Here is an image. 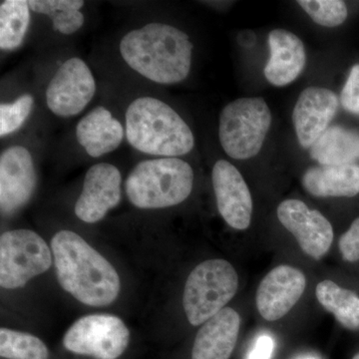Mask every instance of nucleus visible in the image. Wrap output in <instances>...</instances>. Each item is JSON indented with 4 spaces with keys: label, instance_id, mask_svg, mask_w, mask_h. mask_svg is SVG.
<instances>
[{
    "label": "nucleus",
    "instance_id": "obj_1",
    "mask_svg": "<svg viewBox=\"0 0 359 359\" xmlns=\"http://www.w3.org/2000/svg\"><path fill=\"white\" fill-rule=\"evenodd\" d=\"M51 249L59 285L77 301L106 306L117 299L121 283L114 266L79 235L58 231Z\"/></svg>",
    "mask_w": 359,
    "mask_h": 359
},
{
    "label": "nucleus",
    "instance_id": "obj_2",
    "mask_svg": "<svg viewBox=\"0 0 359 359\" xmlns=\"http://www.w3.org/2000/svg\"><path fill=\"white\" fill-rule=\"evenodd\" d=\"M192 42L174 26L153 22L123 36L120 53L137 73L159 84H176L188 77Z\"/></svg>",
    "mask_w": 359,
    "mask_h": 359
},
{
    "label": "nucleus",
    "instance_id": "obj_3",
    "mask_svg": "<svg viewBox=\"0 0 359 359\" xmlns=\"http://www.w3.org/2000/svg\"><path fill=\"white\" fill-rule=\"evenodd\" d=\"M125 121V134L130 145L144 154L177 158L190 153L195 145L188 124L159 99H136L130 104Z\"/></svg>",
    "mask_w": 359,
    "mask_h": 359
},
{
    "label": "nucleus",
    "instance_id": "obj_4",
    "mask_svg": "<svg viewBox=\"0 0 359 359\" xmlns=\"http://www.w3.org/2000/svg\"><path fill=\"white\" fill-rule=\"evenodd\" d=\"M194 171L179 158L139 163L125 183L130 202L139 209H163L181 204L192 193Z\"/></svg>",
    "mask_w": 359,
    "mask_h": 359
},
{
    "label": "nucleus",
    "instance_id": "obj_5",
    "mask_svg": "<svg viewBox=\"0 0 359 359\" xmlns=\"http://www.w3.org/2000/svg\"><path fill=\"white\" fill-rule=\"evenodd\" d=\"M238 273L224 259H209L193 269L187 280L183 306L192 325H204L237 294Z\"/></svg>",
    "mask_w": 359,
    "mask_h": 359
},
{
    "label": "nucleus",
    "instance_id": "obj_6",
    "mask_svg": "<svg viewBox=\"0 0 359 359\" xmlns=\"http://www.w3.org/2000/svg\"><path fill=\"white\" fill-rule=\"evenodd\" d=\"M271 123V113L263 98H240L229 103L219 115L222 147L233 159L259 154Z\"/></svg>",
    "mask_w": 359,
    "mask_h": 359
},
{
    "label": "nucleus",
    "instance_id": "obj_7",
    "mask_svg": "<svg viewBox=\"0 0 359 359\" xmlns=\"http://www.w3.org/2000/svg\"><path fill=\"white\" fill-rule=\"evenodd\" d=\"M50 248L30 230L6 231L0 238V285L15 290L50 269Z\"/></svg>",
    "mask_w": 359,
    "mask_h": 359
},
{
    "label": "nucleus",
    "instance_id": "obj_8",
    "mask_svg": "<svg viewBox=\"0 0 359 359\" xmlns=\"http://www.w3.org/2000/svg\"><path fill=\"white\" fill-rule=\"evenodd\" d=\"M130 341V332L121 318L111 314H91L79 318L63 337L71 353L96 359H117Z\"/></svg>",
    "mask_w": 359,
    "mask_h": 359
},
{
    "label": "nucleus",
    "instance_id": "obj_9",
    "mask_svg": "<svg viewBox=\"0 0 359 359\" xmlns=\"http://www.w3.org/2000/svg\"><path fill=\"white\" fill-rule=\"evenodd\" d=\"M96 92L95 79L82 59L66 60L56 71L47 86L49 110L62 118L80 114L91 102Z\"/></svg>",
    "mask_w": 359,
    "mask_h": 359
},
{
    "label": "nucleus",
    "instance_id": "obj_10",
    "mask_svg": "<svg viewBox=\"0 0 359 359\" xmlns=\"http://www.w3.org/2000/svg\"><path fill=\"white\" fill-rule=\"evenodd\" d=\"M32 156L22 146L7 148L0 156V209L6 216L25 207L36 189Z\"/></svg>",
    "mask_w": 359,
    "mask_h": 359
},
{
    "label": "nucleus",
    "instance_id": "obj_11",
    "mask_svg": "<svg viewBox=\"0 0 359 359\" xmlns=\"http://www.w3.org/2000/svg\"><path fill=\"white\" fill-rule=\"evenodd\" d=\"M278 218L297 238L299 247L316 259L325 256L334 241L332 224L299 200H285L278 205Z\"/></svg>",
    "mask_w": 359,
    "mask_h": 359
},
{
    "label": "nucleus",
    "instance_id": "obj_12",
    "mask_svg": "<svg viewBox=\"0 0 359 359\" xmlns=\"http://www.w3.org/2000/svg\"><path fill=\"white\" fill-rule=\"evenodd\" d=\"M122 177L119 170L108 163L89 168L81 195L75 204V215L84 223L101 221L121 201Z\"/></svg>",
    "mask_w": 359,
    "mask_h": 359
},
{
    "label": "nucleus",
    "instance_id": "obj_13",
    "mask_svg": "<svg viewBox=\"0 0 359 359\" xmlns=\"http://www.w3.org/2000/svg\"><path fill=\"white\" fill-rule=\"evenodd\" d=\"M217 205L226 223L236 230H245L252 221V200L249 187L237 168L219 160L212 172Z\"/></svg>",
    "mask_w": 359,
    "mask_h": 359
},
{
    "label": "nucleus",
    "instance_id": "obj_14",
    "mask_svg": "<svg viewBox=\"0 0 359 359\" xmlns=\"http://www.w3.org/2000/svg\"><path fill=\"white\" fill-rule=\"evenodd\" d=\"M306 285V276L299 269L285 264L276 266L257 287V311L266 320H280L299 301Z\"/></svg>",
    "mask_w": 359,
    "mask_h": 359
},
{
    "label": "nucleus",
    "instance_id": "obj_15",
    "mask_svg": "<svg viewBox=\"0 0 359 359\" xmlns=\"http://www.w3.org/2000/svg\"><path fill=\"white\" fill-rule=\"evenodd\" d=\"M339 107L334 92L320 87L304 89L295 104L292 121L299 144L311 148L325 133Z\"/></svg>",
    "mask_w": 359,
    "mask_h": 359
},
{
    "label": "nucleus",
    "instance_id": "obj_16",
    "mask_svg": "<svg viewBox=\"0 0 359 359\" xmlns=\"http://www.w3.org/2000/svg\"><path fill=\"white\" fill-rule=\"evenodd\" d=\"M271 49L264 76L269 83L283 87L301 75L306 63V53L301 39L285 29H275L269 34Z\"/></svg>",
    "mask_w": 359,
    "mask_h": 359
},
{
    "label": "nucleus",
    "instance_id": "obj_17",
    "mask_svg": "<svg viewBox=\"0 0 359 359\" xmlns=\"http://www.w3.org/2000/svg\"><path fill=\"white\" fill-rule=\"evenodd\" d=\"M241 318L235 309L224 308L205 321L196 335L192 359H229L235 349Z\"/></svg>",
    "mask_w": 359,
    "mask_h": 359
},
{
    "label": "nucleus",
    "instance_id": "obj_18",
    "mask_svg": "<svg viewBox=\"0 0 359 359\" xmlns=\"http://www.w3.org/2000/svg\"><path fill=\"white\" fill-rule=\"evenodd\" d=\"M76 139L90 157L99 158L121 145L124 129L109 110L98 106L78 122Z\"/></svg>",
    "mask_w": 359,
    "mask_h": 359
},
{
    "label": "nucleus",
    "instance_id": "obj_19",
    "mask_svg": "<svg viewBox=\"0 0 359 359\" xmlns=\"http://www.w3.org/2000/svg\"><path fill=\"white\" fill-rule=\"evenodd\" d=\"M302 185L316 197H353L359 194V166L321 165L311 168L302 177Z\"/></svg>",
    "mask_w": 359,
    "mask_h": 359
},
{
    "label": "nucleus",
    "instance_id": "obj_20",
    "mask_svg": "<svg viewBox=\"0 0 359 359\" xmlns=\"http://www.w3.org/2000/svg\"><path fill=\"white\" fill-rule=\"evenodd\" d=\"M311 156L323 166L351 164L359 157V133L344 127H328L311 146Z\"/></svg>",
    "mask_w": 359,
    "mask_h": 359
},
{
    "label": "nucleus",
    "instance_id": "obj_21",
    "mask_svg": "<svg viewBox=\"0 0 359 359\" xmlns=\"http://www.w3.org/2000/svg\"><path fill=\"white\" fill-rule=\"evenodd\" d=\"M318 301L323 309L334 314L347 330H359V297L332 280H323L316 289Z\"/></svg>",
    "mask_w": 359,
    "mask_h": 359
},
{
    "label": "nucleus",
    "instance_id": "obj_22",
    "mask_svg": "<svg viewBox=\"0 0 359 359\" xmlns=\"http://www.w3.org/2000/svg\"><path fill=\"white\" fill-rule=\"evenodd\" d=\"M30 23L26 0H6L0 4V48L13 50L22 44Z\"/></svg>",
    "mask_w": 359,
    "mask_h": 359
},
{
    "label": "nucleus",
    "instance_id": "obj_23",
    "mask_svg": "<svg viewBox=\"0 0 359 359\" xmlns=\"http://www.w3.org/2000/svg\"><path fill=\"white\" fill-rule=\"evenodd\" d=\"M28 4L33 13L49 16L53 29L62 34H73L84 25L81 0H30Z\"/></svg>",
    "mask_w": 359,
    "mask_h": 359
},
{
    "label": "nucleus",
    "instance_id": "obj_24",
    "mask_svg": "<svg viewBox=\"0 0 359 359\" xmlns=\"http://www.w3.org/2000/svg\"><path fill=\"white\" fill-rule=\"evenodd\" d=\"M0 355L6 359H48L49 353L39 337L2 327L0 330Z\"/></svg>",
    "mask_w": 359,
    "mask_h": 359
},
{
    "label": "nucleus",
    "instance_id": "obj_25",
    "mask_svg": "<svg viewBox=\"0 0 359 359\" xmlns=\"http://www.w3.org/2000/svg\"><path fill=\"white\" fill-rule=\"evenodd\" d=\"M299 6L314 22L325 27L342 25L347 18V7L340 0H299Z\"/></svg>",
    "mask_w": 359,
    "mask_h": 359
},
{
    "label": "nucleus",
    "instance_id": "obj_26",
    "mask_svg": "<svg viewBox=\"0 0 359 359\" xmlns=\"http://www.w3.org/2000/svg\"><path fill=\"white\" fill-rule=\"evenodd\" d=\"M34 98L25 94L13 103L0 105V136L4 137L18 131L29 117Z\"/></svg>",
    "mask_w": 359,
    "mask_h": 359
},
{
    "label": "nucleus",
    "instance_id": "obj_27",
    "mask_svg": "<svg viewBox=\"0 0 359 359\" xmlns=\"http://www.w3.org/2000/svg\"><path fill=\"white\" fill-rule=\"evenodd\" d=\"M342 107L359 115V65H354L340 95Z\"/></svg>",
    "mask_w": 359,
    "mask_h": 359
},
{
    "label": "nucleus",
    "instance_id": "obj_28",
    "mask_svg": "<svg viewBox=\"0 0 359 359\" xmlns=\"http://www.w3.org/2000/svg\"><path fill=\"white\" fill-rule=\"evenodd\" d=\"M339 250L344 261H359V218L351 224V228L339 238Z\"/></svg>",
    "mask_w": 359,
    "mask_h": 359
},
{
    "label": "nucleus",
    "instance_id": "obj_29",
    "mask_svg": "<svg viewBox=\"0 0 359 359\" xmlns=\"http://www.w3.org/2000/svg\"><path fill=\"white\" fill-rule=\"evenodd\" d=\"M273 347L275 342L269 335H261L255 342L248 359H271Z\"/></svg>",
    "mask_w": 359,
    "mask_h": 359
},
{
    "label": "nucleus",
    "instance_id": "obj_30",
    "mask_svg": "<svg viewBox=\"0 0 359 359\" xmlns=\"http://www.w3.org/2000/svg\"><path fill=\"white\" fill-rule=\"evenodd\" d=\"M238 41H240L241 45H243V46L250 48V47L254 46L255 43H256L257 36L250 30H245V32H243L238 35Z\"/></svg>",
    "mask_w": 359,
    "mask_h": 359
},
{
    "label": "nucleus",
    "instance_id": "obj_31",
    "mask_svg": "<svg viewBox=\"0 0 359 359\" xmlns=\"http://www.w3.org/2000/svg\"><path fill=\"white\" fill-rule=\"evenodd\" d=\"M299 359H316V358H313V356H304V358H299Z\"/></svg>",
    "mask_w": 359,
    "mask_h": 359
},
{
    "label": "nucleus",
    "instance_id": "obj_32",
    "mask_svg": "<svg viewBox=\"0 0 359 359\" xmlns=\"http://www.w3.org/2000/svg\"><path fill=\"white\" fill-rule=\"evenodd\" d=\"M353 359H359V353L358 354H355V355L353 356Z\"/></svg>",
    "mask_w": 359,
    "mask_h": 359
}]
</instances>
